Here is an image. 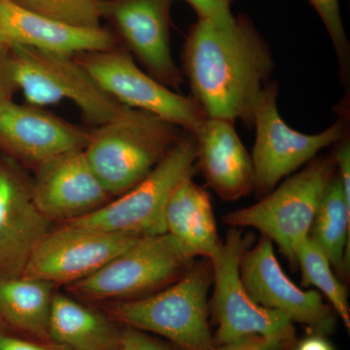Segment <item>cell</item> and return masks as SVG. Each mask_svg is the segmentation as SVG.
Instances as JSON below:
<instances>
[{"mask_svg": "<svg viewBox=\"0 0 350 350\" xmlns=\"http://www.w3.org/2000/svg\"><path fill=\"white\" fill-rule=\"evenodd\" d=\"M192 98L208 118L253 126L258 96L273 70V55L246 18L229 27L200 19L182 52Z\"/></svg>", "mask_w": 350, "mask_h": 350, "instance_id": "6da1fadb", "label": "cell"}, {"mask_svg": "<svg viewBox=\"0 0 350 350\" xmlns=\"http://www.w3.org/2000/svg\"><path fill=\"white\" fill-rule=\"evenodd\" d=\"M186 133L152 113L125 107L111 121L90 131L84 151L115 198L144 180Z\"/></svg>", "mask_w": 350, "mask_h": 350, "instance_id": "7a4b0ae2", "label": "cell"}, {"mask_svg": "<svg viewBox=\"0 0 350 350\" xmlns=\"http://www.w3.org/2000/svg\"><path fill=\"white\" fill-rule=\"evenodd\" d=\"M211 285L213 267L206 259L169 286L114 304L105 314L119 325L167 338L175 349L211 350L214 344L207 296Z\"/></svg>", "mask_w": 350, "mask_h": 350, "instance_id": "3957f363", "label": "cell"}, {"mask_svg": "<svg viewBox=\"0 0 350 350\" xmlns=\"http://www.w3.org/2000/svg\"><path fill=\"white\" fill-rule=\"evenodd\" d=\"M337 174L333 154L313 159L301 172L252 206L226 214L230 227H251L278 244L290 267L297 269L296 250L308 237L327 187Z\"/></svg>", "mask_w": 350, "mask_h": 350, "instance_id": "277c9868", "label": "cell"}, {"mask_svg": "<svg viewBox=\"0 0 350 350\" xmlns=\"http://www.w3.org/2000/svg\"><path fill=\"white\" fill-rule=\"evenodd\" d=\"M243 232L241 228L231 227L217 254L209 260L214 287L209 312L217 325L213 344H231L250 337L296 344L293 322L282 313L255 303L241 282V258L254 243V236Z\"/></svg>", "mask_w": 350, "mask_h": 350, "instance_id": "5b68a950", "label": "cell"}, {"mask_svg": "<svg viewBox=\"0 0 350 350\" xmlns=\"http://www.w3.org/2000/svg\"><path fill=\"white\" fill-rule=\"evenodd\" d=\"M11 76L27 103L42 107L71 101L96 126L118 116L124 105L105 93L75 56L9 47Z\"/></svg>", "mask_w": 350, "mask_h": 350, "instance_id": "8992f818", "label": "cell"}, {"mask_svg": "<svg viewBox=\"0 0 350 350\" xmlns=\"http://www.w3.org/2000/svg\"><path fill=\"white\" fill-rule=\"evenodd\" d=\"M196 157L194 135L186 133L135 187L89 215L66 223L137 237L165 234L167 202L179 182L196 174Z\"/></svg>", "mask_w": 350, "mask_h": 350, "instance_id": "52a82bcc", "label": "cell"}, {"mask_svg": "<svg viewBox=\"0 0 350 350\" xmlns=\"http://www.w3.org/2000/svg\"><path fill=\"white\" fill-rule=\"evenodd\" d=\"M169 234L142 237L89 278L68 285L85 300L142 298L169 286L194 265Z\"/></svg>", "mask_w": 350, "mask_h": 350, "instance_id": "ba28073f", "label": "cell"}, {"mask_svg": "<svg viewBox=\"0 0 350 350\" xmlns=\"http://www.w3.org/2000/svg\"><path fill=\"white\" fill-rule=\"evenodd\" d=\"M278 84L267 83L258 96L253 114L256 140L251 160L258 197L269 194L283 178L312 162L323 149L337 144L347 131L342 118L315 135L290 128L278 111Z\"/></svg>", "mask_w": 350, "mask_h": 350, "instance_id": "9c48e42d", "label": "cell"}, {"mask_svg": "<svg viewBox=\"0 0 350 350\" xmlns=\"http://www.w3.org/2000/svg\"><path fill=\"white\" fill-rule=\"evenodd\" d=\"M75 57L98 86L124 107L152 113L190 133L207 118L192 96L175 93L144 72L130 52L115 47Z\"/></svg>", "mask_w": 350, "mask_h": 350, "instance_id": "30bf717a", "label": "cell"}, {"mask_svg": "<svg viewBox=\"0 0 350 350\" xmlns=\"http://www.w3.org/2000/svg\"><path fill=\"white\" fill-rule=\"evenodd\" d=\"M142 237L63 223L44 237L22 278L70 285L89 278Z\"/></svg>", "mask_w": 350, "mask_h": 350, "instance_id": "8fae6325", "label": "cell"}, {"mask_svg": "<svg viewBox=\"0 0 350 350\" xmlns=\"http://www.w3.org/2000/svg\"><path fill=\"white\" fill-rule=\"evenodd\" d=\"M239 275L246 292L258 305L282 313L310 334L328 336L337 326V314L317 290H304L283 271L273 241L261 234L244 252Z\"/></svg>", "mask_w": 350, "mask_h": 350, "instance_id": "7c38bea8", "label": "cell"}, {"mask_svg": "<svg viewBox=\"0 0 350 350\" xmlns=\"http://www.w3.org/2000/svg\"><path fill=\"white\" fill-rule=\"evenodd\" d=\"M52 225L34 202L32 178L23 165L0 159V280L22 278Z\"/></svg>", "mask_w": 350, "mask_h": 350, "instance_id": "4fadbf2b", "label": "cell"}, {"mask_svg": "<svg viewBox=\"0 0 350 350\" xmlns=\"http://www.w3.org/2000/svg\"><path fill=\"white\" fill-rule=\"evenodd\" d=\"M36 170L32 197L53 223L84 217L113 199L94 174L84 149L53 157Z\"/></svg>", "mask_w": 350, "mask_h": 350, "instance_id": "5bb4252c", "label": "cell"}, {"mask_svg": "<svg viewBox=\"0 0 350 350\" xmlns=\"http://www.w3.org/2000/svg\"><path fill=\"white\" fill-rule=\"evenodd\" d=\"M90 131L12 98L0 103V150L21 165L36 167L64 152L85 149Z\"/></svg>", "mask_w": 350, "mask_h": 350, "instance_id": "9a60e30c", "label": "cell"}, {"mask_svg": "<svg viewBox=\"0 0 350 350\" xmlns=\"http://www.w3.org/2000/svg\"><path fill=\"white\" fill-rule=\"evenodd\" d=\"M170 0L103 1L128 49L147 73L167 87L178 89L183 75L170 50Z\"/></svg>", "mask_w": 350, "mask_h": 350, "instance_id": "2e32d148", "label": "cell"}, {"mask_svg": "<svg viewBox=\"0 0 350 350\" xmlns=\"http://www.w3.org/2000/svg\"><path fill=\"white\" fill-rule=\"evenodd\" d=\"M0 45L33 48L77 56L116 47L111 32L63 24L19 5L0 0Z\"/></svg>", "mask_w": 350, "mask_h": 350, "instance_id": "e0dca14e", "label": "cell"}, {"mask_svg": "<svg viewBox=\"0 0 350 350\" xmlns=\"http://www.w3.org/2000/svg\"><path fill=\"white\" fill-rule=\"evenodd\" d=\"M193 135L196 167L219 198L236 200L254 192L252 160L234 123L207 117Z\"/></svg>", "mask_w": 350, "mask_h": 350, "instance_id": "ac0fdd59", "label": "cell"}, {"mask_svg": "<svg viewBox=\"0 0 350 350\" xmlns=\"http://www.w3.org/2000/svg\"><path fill=\"white\" fill-rule=\"evenodd\" d=\"M193 177L179 182L165 209V231L195 259L211 260L223 241L219 238L211 198Z\"/></svg>", "mask_w": 350, "mask_h": 350, "instance_id": "d6986e66", "label": "cell"}, {"mask_svg": "<svg viewBox=\"0 0 350 350\" xmlns=\"http://www.w3.org/2000/svg\"><path fill=\"white\" fill-rule=\"evenodd\" d=\"M123 327L108 315L62 293H54L49 337L72 350H117L123 345Z\"/></svg>", "mask_w": 350, "mask_h": 350, "instance_id": "ffe728a7", "label": "cell"}, {"mask_svg": "<svg viewBox=\"0 0 350 350\" xmlns=\"http://www.w3.org/2000/svg\"><path fill=\"white\" fill-rule=\"evenodd\" d=\"M54 288L53 283L25 278L0 280V322L25 338L52 342L49 317Z\"/></svg>", "mask_w": 350, "mask_h": 350, "instance_id": "44dd1931", "label": "cell"}, {"mask_svg": "<svg viewBox=\"0 0 350 350\" xmlns=\"http://www.w3.org/2000/svg\"><path fill=\"white\" fill-rule=\"evenodd\" d=\"M308 238L323 251L338 278L345 282L349 275L350 202L345 199L338 174L324 193Z\"/></svg>", "mask_w": 350, "mask_h": 350, "instance_id": "7402d4cb", "label": "cell"}, {"mask_svg": "<svg viewBox=\"0 0 350 350\" xmlns=\"http://www.w3.org/2000/svg\"><path fill=\"white\" fill-rule=\"evenodd\" d=\"M296 264L297 268L300 269L304 286L317 288L349 330L350 308L347 287L338 278L323 251L308 237L297 247Z\"/></svg>", "mask_w": 350, "mask_h": 350, "instance_id": "603a6c76", "label": "cell"}, {"mask_svg": "<svg viewBox=\"0 0 350 350\" xmlns=\"http://www.w3.org/2000/svg\"><path fill=\"white\" fill-rule=\"evenodd\" d=\"M19 5L63 24L78 27H100L105 17L101 0H13Z\"/></svg>", "mask_w": 350, "mask_h": 350, "instance_id": "cb8c5ba5", "label": "cell"}, {"mask_svg": "<svg viewBox=\"0 0 350 350\" xmlns=\"http://www.w3.org/2000/svg\"><path fill=\"white\" fill-rule=\"evenodd\" d=\"M325 25L337 54L340 75L345 86L349 87L350 45L340 15V0H310Z\"/></svg>", "mask_w": 350, "mask_h": 350, "instance_id": "d4e9b609", "label": "cell"}, {"mask_svg": "<svg viewBox=\"0 0 350 350\" xmlns=\"http://www.w3.org/2000/svg\"><path fill=\"white\" fill-rule=\"evenodd\" d=\"M195 9L198 18L209 21L219 27L234 24L237 18L232 15V0H184Z\"/></svg>", "mask_w": 350, "mask_h": 350, "instance_id": "484cf974", "label": "cell"}, {"mask_svg": "<svg viewBox=\"0 0 350 350\" xmlns=\"http://www.w3.org/2000/svg\"><path fill=\"white\" fill-rule=\"evenodd\" d=\"M0 350H72L54 342H38L31 338L10 335L0 328Z\"/></svg>", "mask_w": 350, "mask_h": 350, "instance_id": "4316f807", "label": "cell"}, {"mask_svg": "<svg viewBox=\"0 0 350 350\" xmlns=\"http://www.w3.org/2000/svg\"><path fill=\"white\" fill-rule=\"evenodd\" d=\"M296 344H285L262 337H250L231 344L214 345L211 350H294Z\"/></svg>", "mask_w": 350, "mask_h": 350, "instance_id": "83f0119b", "label": "cell"}, {"mask_svg": "<svg viewBox=\"0 0 350 350\" xmlns=\"http://www.w3.org/2000/svg\"><path fill=\"white\" fill-rule=\"evenodd\" d=\"M122 338H123V344L128 345L133 350H177L147 335L144 332L129 328V327H123Z\"/></svg>", "mask_w": 350, "mask_h": 350, "instance_id": "f1b7e54d", "label": "cell"}, {"mask_svg": "<svg viewBox=\"0 0 350 350\" xmlns=\"http://www.w3.org/2000/svg\"><path fill=\"white\" fill-rule=\"evenodd\" d=\"M16 90L10 70L9 47L0 46V103L11 100Z\"/></svg>", "mask_w": 350, "mask_h": 350, "instance_id": "f546056e", "label": "cell"}, {"mask_svg": "<svg viewBox=\"0 0 350 350\" xmlns=\"http://www.w3.org/2000/svg\"><path fill=\"white\" fill-rule=\"evenodd\" d=\"M294 350H335L325 336L310 334V336L297 342Z\"/></svg>", "mask_w": 350, "mask_h": 350, "instance_id": "4dcf8cb0", "label": "cell"}, {"mask_svg": "<svg viewBox=\"0 0 350 350\" xmlns=\"http://www.w3.org/2000/svg\"><path fill=\"white\" fill-rule=\"evenodd\" d=\"M117 350H133V349H131L130 347H128V345H122L121 347H120L119 349H117Z\"/></svg>", "mask_w": 350, "mask_h": 350, "instance_id": "1f68e13d", "label": "cell"}, {"mask_svg": "<svg viewBox=\"0 0 350 350\" xmlns=\"http://www.w3.org/2000/svg\"><path fill=\"white\" fill-rule=\"evenodd\" d=\"M0 46H3V45H0ZM6 47H7V46H6Z\"/></svg>", "mask_w": 350, "mask_h": 350, "instance_id": "d6a6232c", "label": "cell"}]
</instances>
